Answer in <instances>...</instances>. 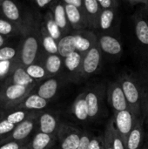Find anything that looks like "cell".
I'll list each match as a JSON object with an SVG mask.
<instances>
[{"instance_id":"cell-4","label":"cell","mask_w":148,"mask_h":149,"mask_svg":"<svg viewBox=\"0 0 148 149\" xmlns=\"http://www.w3.org/2000/svg\"><path fill=\"white\" fill-rule=\"evenodd\" d=\"M140 120V119H139ZM114 126L120 135L121 136L125 144L126 143L127 138L133 129L138 120L131 112L130 109L114 113Z\"/></svg>"},{"instance_id":"cell-34","label":"cell","mask_w":148,"mask_h":149,"mask_svg":"<svg viewBox=\"0 0 148 149\" xmlns=\"http://www.w3.org/2000/svg\"><path fill=\"white\" fill-rule=\"evenodd\" d=\"M16 125L9 122L5 118L2 117L0 120V139H3V136L8 135L14 128Z\"/></svg>"},{"instance_id":"cell-22","label":"cell","mask_w":148,"mask_h":149,"mask_svg":"<svg viewBox=\"0 0 148 149\" xmlns=\"http://www.w3.org/2000/svg\"><path fill=\"white\" fill-rule=\"evenodd\" d=\"M42 45L44 49L49 54H57L58 53V43L56 39L49 35L47 31L42 30Z\"/></svg>"},{"instance_id":"cell-17","label":"cell","mask_w":148,"mask_h":149,"mask_svg":"<svg viewBox=\"0 0 148 149\" xmlns=\"http://www.w3.org/2000/svg\"><path fill=\"white\" fill-rule=\"evenodd\" d=\"M54 141V136L42 132H38L29 144V149H48Z\"/></svg>"},{"instance_id":"cell-7","label":"cell","mask_w":148,"mask_h":149,"mask_svg":"<svg viewBox=\"0 0 148 149\" xmlns=\"http://www.w3.org/2000/svg\"><path fill=\"white\" fill-rule=\"evenodd\" d=\"M4 83L17 84V85L25 86H34L36 80H34L27 73L24 66L18 65V64H13L11 62L10 71L8 72V75Z\"/></svg>"},{"instance_id":"cell-26","label":"cell","mask_w":148,"mask_h":149,"mask_svg":"<svg viewBox=\"0 0 148 149\" xmlns=\"http://www.w3.org/2000/svg\"><path fill=\"white\" fill-rule=\"evenodd\" d=\"M31 113H30V111L28 110H24V109H14L11 113H10L5 119L15 125H17L18 123L22 122L23 120H24L27 117H29Z\"/></svg>"},{"instance_id":"cell-11","label":"cell","mask_w":148,"mask_h":149,"mask_svg":"<svg viewBox=\"0 0 148 149\" xmlns=\"http://www.w3.org/2000/svg\"><path fill=\"white\" fill-rule=\"evenodd\" d=\"M100 63V52L96 46L91 47L87 52L83 63H82V71L85 74L90 75L94 73L99 68Z\"/></svg>"},{"instance_id":"cell-25","label":"cell","mask_w":148,"mask_h":149,"mask_svg":"<svg viewBox=\"0 0 148 149\" xmlns=\"http://www.w3.org/2000/svg\"><path fill=\"white\" fill-rule=\"evenodd\" d=\"M81 55L79 52L75 51L65 58V65L70 72H74L80 66Z\"/></svg>"},{"instance_id":"cell-31","label":"cell","mask_w":148,"mask_h":149,"mask_svg":"<svg viewBox=\"0 0 148 149\" xmlns=\"http://www.w3.org/2000/svg\"><path fill=\"white\" fill-rule=\"evenodd\" d=\"M18 52L11 46H3L0 48V62H12L17 57Z\"/></svg>"},{"instance_id":"cell-33","label":"cell","mask_w":148,"mask_h":149,"mask_svg":"<svg viewBox=\"0 0 148 149\" xmlns=\"http://www.w3.org/2000/svg\"><path fill=\"white\" fill-rule=\"evenodd\" d=\"M0 143H2L0 145V149H29V143L26 141H10Z\"/></svg>"},{"instance_id":"cell-29","label":"cell","mask_w":148,"mask_h":149,"mask_svg":"<svg viewBox=\"0 0 148 149\" xmlns=\"http://www.w3.org/2000/svg\"><path fill=\"white\" fill-rule=\"evenodd\" d=\"M45 21H46V23H45V30L47 31L49 35L51 37H52L56 40L60 38V36H61V31H60V28L56 24L54 18L51 17L50 15H47V17H46Z\"/></svg>"},{"instance_id":"cell-19","label":"cell","mask_w":148,"mask_h":149,"mask_svg":"<svg viewBox=\"0 0 148 149\" xmlns=\"http://www.w3.org/2000/svg\"><path fill=\"white\" fill-rule=\"evenodd\" d=\"M85 103L88 109L89 119L96 118L100 110V100L98 94L92 91L85 93Z\"/></svg>"},{"instance_id":"cell-9","label":"cell","mask_w":148,"mask_h":149,"mask_svg":"<svg viewBox=\"0 0 148 149\" xmlns=\"http://www.w3.org/2000/svg\"><path fill=\"white\" fill-rule=\"evenodd\" d=\"M109 101L114 113L129 109L128 103L122 90V87L118 83H113L110 86Z\"/></svg>"},{"instance_id":"cell-15","label":"cell","mask_w":148,"mask_h":149,"mask_svg":"<svg viewBox=\"0 0 148 149\" xmlns=\"http://www.w3.org/2000/svg\"><path fill=\"white\" fill-rule=\"evenodd\" d=\"M58 81L56 79L51 78L44 81L38 88L37 93L42 98L50 100H51L58 92Z\"/></svg>"},{"instance_id":"cell-13","label":"cell","mask_w":148,"mask_h":149,"mask_svg":"<svg viewBox=\"0 0 148 149\" xmlns=\"http://www.w3.org/2000/svg\"><path fill=\"white\" fill-rule=\"evenodd\" d=\"M48 100L39 96L38 93H30L16 109H24L28 111H40L46 107ZM14 110V109H13Z\"/></svg>"},{"instance_id":"cell-44","label":"cell","mask_w":148,"mask_h":149,"mask_svg":"<svg viewBox=\"0 0 148 149\" xmlns=\"http://www.w3.org/2000/svg\"><path fill=\"white\" fill-rule=\"evenodd\" d=\"M6 41H7V37L3 36V35H1V34H0V48L5 45Z\"/></svg>"},{"instance_id":"cell-18","label":"cell","mask_w":148,"mask_h":149,"mask_svg":"<svg viewBox=\"0 0 148 149\" xmlns=\"http://www.w3.org/2000/svg\"><path fill=\"white\" fill-rule=\"evenodd\" d=\"M99 45L104 52L111 55L119 54L122 50L120 41L111 36H103L99 40Z\"/></svg>"},{"instance_id":"cell-14","label":"cell","mask_w":148,"mask_h":149,"mask_svg":"<svg viewBox=\"0 0 148 149\" xmlns=\"http://www.w3.org/2000/svg\"><path fill=\"white\" fill-rule=\"evenodd\" d=\"M77 35H68L61 38L58 42V53L65 58L77 50Z\"/></svg>"},{"instance_id":"cell-16","label":"cell","mask_w":148,"mask_h":149,"mask_svg":"<svg viewBox=\"0 0 148 149\" xmlns=\"http://www.w3.org/2000/svg\"><path fill=\"white\" fill-rule=\"evenodd\" d=\"M72 111L75 118L81 122H85L89 119L88 109L85 103V93H81L77 97L73 103Z\"/></svg>"},{"instance_id":"cell-42","label":"cell","mask_w":148,"mask_h":149,"mask_svg":"<svg viewBox=\"0 0 148 149\" xmlns=\"http://www.w3.org/2000/svg\"><path fill=\"white\" fill-rule=\"evenodd\" d=\"M65 3L74 5L78 8H80L82 6V0H64Z\"/></svg>"},{"instance_id":"cell-21","label":"cell","mask_w":148,"mask_h":149,"mask_svg":"<svg viewBox=\"0 0 148 149\" xmlns=\"http://www.w3.org/2000/svg\"><path fill=\"white\" fill-rule=\"evenodd\" d=\"M62 61L58 55L57 54H49L44 62V68L49 75L56 74L59 72L61 68Z\"/></svg>"},{"instance_id":"cell-36","label":"cell","mask_w":148,"mask_h":149,"mask_svg":"<svg viewBox=\"0 0 148 149\" xmlns=\"http://www.w3.org/2000/svg\"><path fill=\"white\" fill-rule=\"evenodd\" d=\"M103 149H114L113 144V139H112V134L110 127L107 123L106 127V131L103 138Z\"/></svg>"},{"instance_id":"cell-37","label":"cell","mask_w":148,"mask_h":149,"mask_svg":"<svg viewBox=\"0 0 148 149\" xmlns=\"http://www.w3.org/2000/svg\"><path fill=\"white\" fill-rule=\"evenodd\" d=\"M85 6L90 15H96L99 11V2L97 0H84Z\"/></svg>"},{"instance_id":"cell-41","label":"cell","mask_w":148,"mask_h":149,"mask_svg":"<svg viewBox=\"0 0 148 149\" xmlns=\"http://www.w3.org/2000/svg\"><path fill=\"white\" fill-rule=\"evenodd\" d=\"M101 7L105 9H109L112 6V0H97Z\"/></svg>"},{"instance_id":"cell-32","label":"cell","mask_w":148,"mask_h":149,"mask_svg":"<svg viewBox=\"0 0 148 149\" xmlns=\"http://www.w3.org/2000/svg\"><path fill=\"white\" fill-rule=\"evenodd\" d=\"M114 18V13L112 10L105 9L99 17V24L103 30H107L111 27Z\"/></svg>"},{"instance_id":"cell-5","label":"cell","mask_w":148,"mask_h":149,"mask_svg":"<svg viewBox=\"0 0 148 149\" xmlns=\"http://www.w3.org/2000/svg\"><path fill=\"white\" fill-rule=\"evenodd\" d=\"M37 120L38 116L36 115V113H31L24 120L16 125L15 128L8 135H6L1 140V142H6L10 141H26V139L34 130Z\"/></svg>"},{"instance_id":"cell-47","label":"cell","mask_w":148,"mask_h":149,"mask_svg":"<svg viewBox=\"0 0 148 149\" xmlns=\"http://www.w3.org/2000/svg\"><path fill=\"white\" fill-rule=\"evenodd\" d=\"M2 117H3V116H2V115L0 114V120H1V118H2Z\"/></svg>"},{"instance_id":"cell-30","label":"cell","mask_w":148,"mask_h":149,"mask_svg":"<svg viewBox=\"0 0 148 149\" xmlns=\"http://www.w3.org/2000/svg\"><path fill=\"white\" fill-rule=\"evenodd\" d=\"M108 125L111 129V134H112V139H113V148L114 149H126V144L123 141L121 136L118 133V131L115 128L114 126V121L113 120H109Z\"/></svg>"},{"instance_id":"cell-20","label":"cell","mask_w":148,"mask_h":149,"mask_svg":"<svg viewBox=\"0 0 148 149\" xmlns=\"http://www.w3.org/2000/svg\"><path fill=\"white\" fill-rule=\"evenodd\" d=\"M24 31L6 18H0V34L5 37H12L17 34L23 35Z\"/></svg>"},{"instance_id":"cell-6","label":"cell","mask_w":148,"mask_h":149,"mask_svg":"<svg viewBox=\"0 0 148 149\" xmlns=\"http://www.w3.org/2000/svg\"><path fill=\"white\" fill-rule=\"evenodd\" d=\"M81 135L82 134L77 128L65 124H60L57 133L61 149H77Z\"/></svg>"},{"instance_id":"cell-40","label":"cell","mask_w":148,"mask_h":149,"mask_svg":"<svg viewBox=\"0 0 148 149\" xmlns=\"http://www.w3.org/2000/svg\"><path fill=\"white\" fill-rule=\"evenodd\" d=\"M142 110L144 120L148 122V93L146 94L145 98L142 100Z\"/></svg>"},{"instance_id":"cell-10","label":"cell","mask_w":148,"mask_h":149,"mask_svg":"<svg viewBox=\"0 0 148 149\" xmlns=\"http://www.w3.org/2000/svg\"><path fill=\"white\" fill-rule=\"evenodd\" d=\"M39 132L55 135L58 133L59 125L58 118L51 113H42L38 118Z\"/></svg>"},{"instance_id":"cell-43","label":"cell","mask_w":148,"mask_h":149,"mask_svg":"<svg viewBox=\"0 0 148 149\" xmlns=\"http://www.w3.org/2000/svg\"><path fill=\"white\" fill-rule=\"evenodd\" d=\"M35 1H36V3H37L38 7L43 8V7L46 6L48 3H50L52 0H35Z\"/></svg>"},{"instance_id":"cell-35","label":"cell","mask_w":148,"mask_h":149,"mask_svg":"<svg viewBox=\"0 0 148 149\" xmlns=\"http://www.w3.org/2000/svg\"><path fill=\"white\" fill-rule=\"evenodd\" d=\"M77 50L78 52H86L91 49V42L88 38L77 35Z\"/></svg>"},{"instance_id":"cell-8","label":"cell","mask_w":148,"mask_h":149,"mask_svg":"<svg viewBox=\"0 0 148 149\" xmlns=\"http://www.w3.org/2000/svg\"><path fill=\"white\" fill-rule=\"evenodd\" d=\"M0 9L4 18L16 24L17 25L21 27L24 31L25 30L27 20L24 21L23 19L20 12V9L13 0H3L0 5Z\"/></svg>"},{"instance_id":"cell-12","label":"cell","mask_w":148,"mask_h":149,"mask_svg":"<svg viewBox=\"0 0 148 149\" xmlns=\"http://www.w3.org/2000/svg\"><path fill=\"white\" fill-rule=\"evenodd\" d=\"M144 118H140L136 122L133 129L127 138L126 143V149H140L144 138Z\"/></svg>"},{"instance_id":"cell-38","label":"cell","mask_w":148,"mask_h":149,"mask_svg":"<svg viewBox=\"0 0 148 149\" xmlns=\"http://www.w3.org/2000/svg\"><path fill=\"white\" fill-rule=\"evenodd\" d=\"M91 139H92V137L90 136L89 134H87V133L82 134V135H81V140H80V142H79V147L77 148V149H88L89 143H90Z\"/></svg>"},{"instance_id":"cell-23","label":"cell","mask_w":148,"mask_h":149,"mask_svg":"<svg viewBox=\"0 0 148 149\" xmlns=\"http://www.w3.org/2000/svg\"><path fill=\"white\" fill-rule=\"evenodd\" d=\"M25 70H26L27 73L34 80H40L42 79H44L48 75V73L44 66H42L38 64H35V63L25 66Z\"/></svg>"},{"instance_id":"cell-28","label":"cell","mask_w":148,"mask_h":149,"mask_svg":"<svg viewBox=\"0 0 148 149\" xmlns=\"http://www.w3.org/2000/svg\"><path fill=\"white\" fill-rule=\"evenodd\" d=\"M136 36L140 42H141L144 45H148V24L144 20H139L136 28Z\"/></svg>"},{"instance_id":"cell-46","label":"cell","mask_w":148,"mask_h":149,"mask_svg":"<svg viewBox=\"0 0 148 149\" xmlns=\"http://www.w3.org/2000/svg\"><path fill=\"white\" fill-rule=\"evenodd\" d=\"M2 2H3V0H0V5H1V3H2Z\"/></svg>"},{"instance_id":"cell-39","label":"cell","mask_w":148,"mask_h":149,"mask_svg":"<svg viewBox=\"0 0 148 149\" xmlns=\"http://www.w3.org/2000/svg\"><path fill=\"white\" fill-rule=\"evenodd\" d=\"M88 149H103V139L92 138L89 143Z\"/></svg>"},{"instance_id":"cell-1","label":"cell","mask_w":148,"mask_h":149,"mask_svg":"<svg viewBox=\"0 0 148 149\" xmlns=\"http://www.w3.org/2000/svg\"><path fill=\"white\" fill-rule=\"evenodd\" d=\"M39 33L37 27L32 24V19L27 20L17 57L12 63L21 65L24 67L35 63L39 51Z\"/></svg>"},{"instance_id":"cell-24","label":"cell","mask_w":148,"mask_h":149,"mask_svg":"<svg viewBox=\"0 0 148 149\" xmlns=\"http://www.w3.org/2000/svg\"><path fill=\"white\" fill-rule=\"evenodd\" d=\"M53 18L60 29L62 30L65 29L67 24V17H66L65 6H63L60 3L55 6L53 11Z\"/></svg>"},{"instance_id":"cell-3","label":"cell","mask_w":148,"mask_h":149,"mask_svg":"<svg viewBox=\"0 0 148 149\" xmlns=\"http://www.w3.org/2000/svg\"><path fill=\"white\" fill-rule=\"evenodd\" d=\"M120 86L124 92V94L126 98L129 109L136 117L137 120L143 117L142 110V99L140 89L134 81L125 78L121 80Z\"/></svg>"},{"instance_id":"cell-2","label":"cell","mask_w":148,"mask_h":149,"mask_svg":"<svg viewBox=\"0 0 148 149\" xmlns=\"http://www.w3.org/2000/svg\"><path fill=\"white\" fill-rule=\"evenodd\" d=\"M34 86L4 83L0 88V104L3 109H16L32 92Z\"/></svg>"},{"instance_id":"cell-45","label":"cell","mask_w":148,"mask_h":149,"mask_svg":"<svg viewBox=\"0 0 148 149\" xmlns=\"http://www.w3.org/2000/svg\"><path fill=\"white\" fill-rule=\"evenodd\" d=\"M3 107H2V106H1V104H0V113H1V109H2Z\"/></svg>"},{"instance_id":"cell-27","label":"cell","mask_w":148,"mask_h":149,"mask_svg":"<svg viewBox=\"0 0 148 149\" xmlns=\"http://www.w3.org/2000/svg\"><path fill=\"white\" fill-rule=\"evenodd\" d=\"M65 9L67 19L71 24H78L81 22V14L78 7L66 3L65 5Z\"/></svg>"}]
</instances>
